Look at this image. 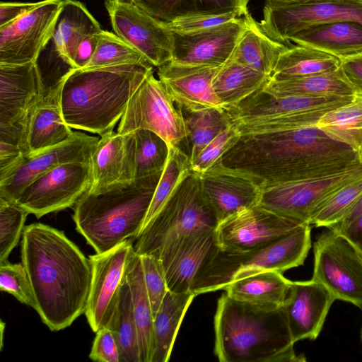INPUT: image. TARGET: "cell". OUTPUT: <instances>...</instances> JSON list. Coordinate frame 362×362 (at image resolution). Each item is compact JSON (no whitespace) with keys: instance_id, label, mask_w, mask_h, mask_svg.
<instances>
[{"instance_id":"cell-24","label":"cell","mask_w":362,"mask_h":362,"mask_svg":"<svg viewBox=\"0 0 362 362\" xmlns=\"http://www.w3.org/2000/svg\"><path fill=\"white\" fill-rule=\"evenodd\" d=\"M134 132H112L99 139L90 158V192L134 179Z\"/></svg>"},{"instance_id":"cell-7","label":"cell","mask_w":362,"mask_h":362,"mask_svg":"<svg viewBox=\"0 0 362 362\" xmlns=\"http://www.w3.org/2000/svg\"><path fill=\"white\" fill-rule=\"evenodd\" d=\"M218 221L201 187L200 175L186 176L159 212L143 228L134 246L139 255L156 256L173 240L205 229H216Z\"/></svg>"},{"instance_id":"cell-50","label":"cell","mask_w":362,"mask_h":362,"mask_svg":"<svg viewBox=\"0 0 362 362\" xmlns=\"http://www.w3.org/2000/svg\"><path fill=\"white\" fill-rule=\"evenodd\" d=\"M340 67L356 93L362 94V53L341 59Z\"/></svg>"},{"instance_id":"cell-1","label":"cell","mask_w":362,"mask_h":362,"mask_svg":"<svg viewBox=\"0 0 362 362\" xmlns=\"http://www.w3.org/2000/svg\"><path fill=\"white\" fill-rule=\"evenodd\" d=\"M216 163L264 185L309 178L361 163L347 144L315 125L247 129Z\"/></svg>"},{"instance_id":"cell-41","label":"cell","mask_w":362,"mask_h":362,"mask_svg":"<svg viewBox=\"0 0 362 362\" xmlns=\"http://www.w3.org/2000/svg\"><path fill=\"white\" fill-rule=\"evenodd\" d=\"M135 137L134 179L162 172L169 153L164 139L147 129L133 132Z\"/></svg>"},{"instance_id":"cell-14","label":"cell","mask_w":362,"mask_h":362,"mask_svg":"<svg viewBox=\"0 0 362 362\" xmlns=\"http://www.w3.org/2000/svg\"><path fill=\"white\" fill-rule=\"evenodd\" d=\"M62 0H43L14 21L0 28V65L37 62L51 40Z\"/></svg>"},{"instance_id":"cell-20","label":"cell","mask_w":362,"mask_h":362,"mask_svg":"<svg viewBox=\"0 0 362 362\" xmlns=\"http://www.w3.org/2000/svg\"><path fill=\"white\" fill-rule=\"evenodd\" d=\"M220 66L185 65L170 61L158 67V76L173 100L185 112L210 108L225 110L212 87Z\"/></svg>"},{"instance_id":"cell-32","label":"cell","mask_w":362,"mask_h":362,"mask_svg":"<svg viewBox=\"0 0 362 362\" xmlns=\"http://www.w3.org/2000/svg\"><path fill=\"white\" fill-rule=\"evenodd\" d=\"M271 76L229 59L212 81L214 90L226 111L236 107L269 81Z\"/></svg>"},{"instance_id":"cell-5","label":"cell","mask_w":362,"mask_h":362,"mask_svg":"<svg viewBox=\"0 0 362 362\" xmlns=\"http://www.w3.org/2000/svg\"><path fill=\"white\" fill-rule=\"evenodd\" d=\"M162 172L87 190L78 199L73 215L76 229L96 253L136 239Z\"/></svg>"},{"instance_id":"cell-46","label":"cell","mask_w":362,"mask_h":362,"mask_svg":"<svg viewBox=\"0 0 362 362\" xmlns=\"http://www.w3.org/2000/svg\"><path fill=\"white\" fill-rule=\"evenodd\" d=\"M240 137L238 129L230 124L202 151L191 162L192 170L201 174L213 166L238 142Z\"/></svg>"},{"instance_id":"cell-51","label":"cell","mask_w":362,"mask_h":362,"mask_svg":"<svg viewBox=\"0 0 362 362\" xmlns=\"http://www.w3.org/2000/svg\"><path fill=\"white\" fill-rule=\"evenodd\" d=\"M38 4L39 1L34 3L1 1L0 3V28L14 21Z\"/></svg>"},{"instance_id":"cell-56","label":"cell","mask_w":362,"mask_h":362,"mask_svg":"<svg viewBox=\"0 0 362 362\" xmlns=\"http://www.w3.org/2000/svg\"><path fill=\"white\" fill-rule=\"evenodd\" d=\"M298 1H315V0H298ZM346 1H362V0H346Z\"/></svg>"},{"instance_id":"cell-48","label":"cell","mask_w":362,"mask_h":362,"mask_svg":"<svg viewBox=\"0 0 362 362\" xmlns=\"http://www.w3.org/2000/svg\"><path fill=\"white\" fill-rule=\"evenodd\" d=\"M244 16L238 12L200 15L180 18L165 26L172 32L189 33L220 25Z\"/></svg>"},{"instance_id":"cell-36","label":"cell","mask_w":362,"mask_h":362,"mask_svg":"<svg viewBox=\"0 0 362 362\" xmlns=\"http://www.w3.org/2000/svg\"><path fill=\"white\" fill-rule=\"evenodd\" d=\"M341 59L313 48L291 46L279 57L271 78L285 80L334 71Z\"/></svg>"},{"instance_id":"cell-12","label":"cell","mask_w":362,"mask_h":362,"mask_svg":"<svg viewBox=\"0 0 362 362\" xmlns=\"http://www.w3.org/2000/svg\"><path fill=\"white\" fill-rule=\"evenodd\" d=\"M91 182L89 163H66L30 182L16 202L40 218L74 205Z\"/></svg>"},{"instance_id":"cell-25","label":"cell","mask_w":362,"mask_h":362,"mask_svg":"<svg viewBox=\"0 0 362 362\" xmlns=\"http://www.w3.org/2000/svg\"><path fill=\"white\" fill-rule=\"evenodd\" d=\"M263 88V87H262ZM260 88L226 111L230 119L296 113L321 109L334 110L349 104L354 95L275 96Z\"/></svg>"},{"instance_id":"cell-10","label":"cell","mask_w":362,"mask_h":362,"mask_svg":"<svg viewBox=\"0 0 362 362\" xmlns=\"http://www.w3.org/2000/svg\"><path fill=\"white\" fill-rule=\"evenodd\" d=\"M313 252L312 279L323 284L336 300L362 308V253L329 228L317 237Z\"/></svg>"},{"instance_id":"cell-28","label":"cell","mask_w":362,"mask_h":362,"mask_svg":"<svg viewBox=\"0 0 362 362\" xmlns=\"http://www.w3.org/2000/svg\"><path fill=\"white\" fill-rule=\"evenodd\" d=\"M245 17L246 27L230 59L272 76L279 57L291 46L269 35L250 13Z\"/></svg>"},{"instance_id":"cell-55","label":"cell","mask_w":362,"mask_h":362,"mask_svg":"<svg viewBox=\"0 0 362 362\" xmlns=\"http://www.w3.org/2000/svg\"><path fill=\"white\" fill-rule=\"evenodd\" d=\"M109 1H116L122 3H128L133 4V0H109Z\"/></svg>"},{"instance_id":"cell-52","label":"cell","mask_w":362,"mask_h":362,"mask_svg":"<svg viewBox=\"0 0 362 362\" xmlns=\"http://www.w3.org/2000/svg\"><path fill=\"white\" fill-rule=\"evenodd\" d=\"M98 34L86 37L79 44L74 59L75 69H82L91 59L98 43Z\"/></svg>"},{"instance_id":"cell-31","label":"cell","mask_w":362,"mask_h":362,"mask_svg":"<svg viewBox=\"0 0 362 362\" xmlns=\"http://www.w3.org/2000/svg\"><path fill=\"white\" fill-rule=\"evenodd\" d=\"M291 281L283 276V273L267 270L235 280L223 290L229 297L238 301L279 308L286 300Z\"/></svg>"},{"instance_id":"cell-29","label":"cell","mask_w":362,"mask_h":362,"mask_svg":"<svg viewBox=\"0 0 362 362\" xmlns=\"http://www.w3.org/2000/svg\"><path fill=\"white\" fill-rule=\"evenodd\" d=\"M61 92L62 89L42 96L30 113L27 136L30 153L58 145L74 134L63 117Z\"/></svg>"},{"instance_id":"cell-37","label":"cell","mask_w":362,"mask_h":362,"mask_svg":"<svg viewBox=\"0 0 362 362\" xmlns=\"http://www.w3.org/2000/svg\"><path fill=\"white\" fill-rule=\"evenodd\" d=\"M332 139L350 146L362 163V94L325 114L315 124Z\"/></svg>"},{"instance_id":"cell-4","label":"cell","mask_w":362,"mask_h":362,"mask_svg":"<svg viewBox=\"0 0 362 362\" xmlns=\"http://www.w3.org/2000/svg\"><path fill=\"white\" fill-rule=\"evenodd\" d=\"M151 71L153 66L141 65L71 69L61 92L65 122L100 136L113 132L130 98Z\"/></svg>"},{"instance_id":"cell-53","label":"cell","mask_w":362,"mask_h":362,"mask_svg":"<svg viewBox=\"0 0 362 362\" xmlns=\"http://www.w3.org/2000/svg\"><path fill=\"white\" fill-rule=\"evenodd\" d=\"M329 229L342 235L362 253V214L345 226Z\"/></svg>"},{"instance_id":"cell-3","label":"cell","mask_w":362,"mask_h":362,"mask_svg":"<svg viewBox=\"0 0 362 362\" xmlns=\"http://www.w3.org/2000/svg\"><path fill=\"white\" fill-rule=\"evenodd\" d=\"M214 354L220 362L305 361L295 354L283 307L238 301L226 293L214 319Z\"/></svg>"},{"instance_id":"cell-22","label":"cell","mask_w":362,"mask_h":362,"mask_svg":"<svg viewBox=\"0 0 362 362\" xmlns=\"http://www.w3.org/2000/svg\"><path fill=\"white\" fill-rule=\"evenodd\" d=\"M42 91L37 62L0 65V126L28 120Z\"/></svg>"},{"instance_id":"cell-8","label":"cell","mask_w":362,"mask_h":362,"mask_svg":"<svg viewBox=\"0 0 362 362\" xmlns=\"http://www.w3.org/2000/svg\"><path fill=\"white\" fill-rule=\"evenodd\" d=\"M361 176L362 163H358L329 174L264 185L258 205L284 218L310 224L330 197Z\"/></svg>"},{"instance_id":"cell-45","label":"cell","mask_w":362,"mask_h":362,"mask_svg":"<svg viewBox=\"0 0 362 362\" xmlns=\"http://www.w3.org/2000/svg\"><path fill=\"white\" fill-rule=\"evenodd\" d=\"M0 288L35 309L29 279L22 262L11 264L6 260L0 263Z\"/></svg>"},{"instance_id":"cell-13","label":"cell","mask_w":362,"mask_h":362,"mask_svg":"<svg viewBox=\"0 0 362 362\" xmlns=\"http://www.w3.org/2000/svg\"><path fill=\"white\" fill-rule=\"evenodd\" d=\"M134 254L133 241L127 240L107 252L89 256L92 280L84 314L94 332L110 324Z\"/></svg>"},{"instance_id":"cell-21","label":"cell","mask_w":362,"mask_h":362,"mask_svg":"<svg viewBox=\"0 0 362 362\" xmlns=\"http://www.w3.org/2000/svg\"><path fill=\"white\" fill-rule=\"evenodd\" d=\"M334 300L332 293L315 280L291 281L282 307L294 343L319 336Z\"/></svg>"},{"instance_id":"cell-35","label":"cell","mask_w":362,"mask_h":362,"mask_svg":"<svg viewBox=\"0 0 362 362\" xmlns=\"http://www.w3.org/2000/svg\"><path fill=\"white\" fill-rule=\"evenodd\" d=\"M262 89L275 96L354 95L356 93L341 67L334 71L303 78L285 80L270 78Z\"/></svg>"},{"instance_id":"cell-19","label":"cell","mask_w":362,"mask_h":362,"mask_svg":"<svg viewBox=\"0 0 362 362\" xmlns=\"http://www.w3.org/2000/svg\"><path fill=\"white\" fill-rule=\"evenodd\" d=\"M246 14L205 30L173 32L171 62L185 65H223L231 57L246 27Z\"/></svg>"},{"instance_id":"cell-15","label":"cell","mask_w":362,"mask_h":362,"mask_svg":"<svg viewBox=\"0 0 362 362\" xmlns=\"http://www.w3.org/2000/svg\"><path fill=\"white\" fill-rule=\"evenodd\" d=\"M304 224L307 223L284 218L257 204L226 217L215 231L220 249L243 252L270 243Z\"/></svg>"},{"instance_id":"cell-6","label":"cell","mask_w":362,"mask_h":362,"mask_svg":"<svg viewBox=\"0 0 362 362\" xmlns=\"http://www.w3.org/2000/svg\"><path fill=\"white\" fill-rule=\"evenodd\" d=\"M311 247V225L304 224L270 243L243 252L218 248L196 277L191 292L196 296L223 290L230 282L254 273H281L301 266Z\"/></svg>"},{"instance_id":"cell-27","label":"cell","mask_w":362,"mask_h":362,"mask_svg":"<svg viewBox=\"0 0 362 362\" xmlns=\"http://www.w3.org/2000/svg\"><path fill=\"white\" fill-rule=\"evenodd\" d=\"M101 30L99 23L83 3L62 0L51 39L54 52L61 60L75 69L74 59L79 44L88 35Z\"/></svg>"},{"instance_id":"cell-17","label":"cell","mask_w":362,"mask_h":362,"mask_svg":"<svg viewBox=\"0 0 362 362\" xmlns=\"http://www.w3.org/2000/svg\"><path fill=\"white\" fill-rule=\"evenodd\" d=\"M99 139L74 132L66 141L25 156L19 163L0 177V198L14 201L33 180L51 169L69 162H90Z\"/></svg>"},{"instance_id":"cell-2","label":"cell","mask_w":362,"mask_h":362,"mask_svg":"<svg viewBox=\"0 0 362 362\" xmlns=\"http://www.w3.org/2000/svg\"><path fill=\"white\" fill-rule=\"evenodd\" d=\"M21 252L42 321L51 331L69 327L86 310L89 258L63 231L41 223L24 227Z\"/></svg>"},{"instance_id":"cell-57","label":"cell","mask_w":362,"mask_h":362,"mask_svg":"<svg viewBox=\"0 0 362 362\" xmlns=\"http://www.w3.org/2000/svg\"><path fill=\"white\" fill-rule=\"evenodd\" d=\"M361 341H362V329H361Z\"/></svg>"},{"instance_id":"cell-47","label":"cell","mask_w":362,"mask_h":362,"mask_svg":"<svg viewBox=\"0 0 362 362\" xmlns=\"http://www.w3.org/2000/svg\"><path fill=\"white\" fill-rule=\"evenodd\" d=\"M144 283L152 308L153 318L168 289L162 263L152 255H141Z\"/></svg>"},{"instance_id":"cell-18","label":"cell","mask_w":362,"mask_h":362,"mask_svg":"<svg viewBox=\"0 0 362 362\" xmlns=\"http://www.w3.org/2000/svg\"><path fill=\"white\" fill-rule=\"evenodd\" d=\"M215 230H202L180 237L155 256L162 263L168 291L191 292L196 277L218 248Z\"/></svg>"},{"instance_id":"cell-54","label":"cell","mask_w":362,"mask_h":362,"mask_svg":"<svg viewBox=\"0 0 362 362\" xmlns=\"http://www.w3.org/2000/svg\"><path fill=\"white\" fill-rule=\"evenodd\" d=\"M361 214H362V196L358 199V201L356 202V204L354 205V206L348 213V214L340 222L331 226L330 228L345 226V225L348 224L349 223H350L351 221H352L354 219H355L356 217H358Z\"/></svg>"},{"instance_id":"cell-34","label":"cell","mask_w":362,"mask_h":362,"mask_svg":"<svg viewBox=\"0 0 362 362\" xmlns=\"http://www.w3.org/2000/svg\"><path fill=\"white\" fill-rule=\"evenodd\" d=\"M127 279L137 329L140 362H152L154 354L153 315L144 283L141 257L136 252L129 264Z\"/></svg>"},{"instance_id":"cell-23","label":"cell","mask_w":362,"mask_h":362,"mask_svg":"<svg viewBox=\"0 0 362 362\" xmlns=\"http://www.w3.org/2000/svg\"><path fill=\"white\" fill-rule=\"evenodd\" d=\"M199 175L202 192L218 223L241 209L259 204L261 187L247 176L218 163Z\"/></svg>"},{"instance_id":"cell-49","label":"cell","mask_w":362,"mask_h":362,"mask_svg":"<svg viewBox=\"0 0 362 362\" xmlns=\"http://www.w3.org/2000/svg\"><path fill=\"white\" fill-rule=\"evenodd\" d=\"M89 358L98 362H120V353L112 331L105 327L95 332Z\"/></svg>"},{"instance_id":"cell-43","label":"cell","mask_w":362,"mask_h":362,"mask_svg":"<svg viewBox=\"0 0 362 362\" xmlns=\"http://www.w3.org/2000/svg\"><path fill=\"white\" fill-rule=\"evenodd\" d=\"M362 196V176L330 197L316 211L311 226L330 228L340 222Z\"/></svg>"},{"instance_id":"cell-38","label":"cell","mask_w":362,"mask_h":362,"mask_svg":"<svg viewBox=\"0 0 362 362\" xmlns=\"http://www.w3.org/2000/svg\"><path fill=\"white\" fill-rule=\"evenodd\" d=\"M107 327L112 331L116 338L120 353V362H140L137 329L127 279L119 292L115 314Z\"/></svg>"},{"instance_id":"cell-58","label":"cell","mask_w":362,"mask_h":362,"mask_svg":"<svg viewBox=\"0 0 362 362\" xmlns=\"http://www.w3.org/2000/svg\"><path fill=\"white\" fill-rule=\"evenodd\" d=\"M248 1H250V0H248Z\"/></svg>"},{"instance_id":"cell-33","label":"cell","mask_w":362,"mask_h":362,"mask_svg":"<svg viewBox=\"0 0 362 362\" xmlns=\"http://www.w3.org/2000/svg\"><path fill=\"white\" fill-rule=\"evenodd\" d=\"M196 296L168 291L153 318L154 354L152 362L168 361L184 316Z\"/></svg>"},{"instance_id":"cell-11","label":"cell","mask_w":362,"mask_h":362,"mask_svg":"<svg viewBox=\"0 0 362 362\" xmlns=\"http://www.w3.org/2000/svg\"><path fill=\"white\" fill-rule=\"evenodd\" d=\"M341 21L362 24V1L265 0L260 23L272 37L289 38L310 26Z\"/></svg>"},{"instance_id":"cell-9","label":"cell","mask_w":362,"mask_h":362,"mask_svg":"<svg viewBox=\"0 0 362 362\" xmlns=\"http://www.w3.org/2000/svg\"><path fill=\"white\" fill-rule=\"evenodd\" d=\"M175 103L162 82L151 71L130 98L117 132L150 130L165 141L169 147L189 138L182 110Z\"/></svg>"},{"instance_id":"cell-44","label":"cell","mask_w":362,"mask_h":362,"mask_svg":"<svg viewBox=\"0 0 362 362\" xmlns=\"http://www.w3.org/2000/svg\"><path fill=\"white\" fill-rule=\"evenodd\" d=\"M28 214L16 202L0 198V263L8 259L17 245Z\"/></svg>"},{"instance_id":"cell-42","label":"cell","mask_w":362,"mask_h":362,"mask_svg":"<svg viewBox=\"0 0 362 362\" xmlns=\"http://www.w3.org/2000/svg\"><path fill=\"white\" fill-rule=\"evenodd\" d=\"M185 120L192 144L189 155L191 162L230 124L226 111L217 108L188 113Z\"/></svg>"},{"instance_id":"cell-16","label":"cell","mask_w":362,"mask_h":362,"mask_svg":"<svg viewBox=\"0 0 362 362\" xmlns=\"http://www.w3.org/2000/svg\"><path fill=\"white\" fill-rule=\"evenodd\" d=\"M114 33L139 52L153 66L172 59L173 32L134 4L105 0Z\"/></svg>"},{"instance_id":"cell-26","label":"cell","mask_w":362,"mask_h":362,"mask_svg":"<svg viewBox=\"0 0 362 362\" xmlns=\"http://www.w3.org/2000/svg\"><path fill=\"white\" fill-rule=\"evenodd\" d=\"M288 41L341 60L362 53V24L350 21L317 24L298 32Z\"/></svg>"},{"instance_id":"cell-39","label":"cell","mask_w":362,"mask_h":362,"mask_svg":"<svg viewBox=\"0 0 362 362\" xmlns=\"http://www.w3.org/2000/svg\"><path fill=\"white\" fill-rule=\"evenodd\" d=\"M191 170L189 156L179 146L169 147L167 162L156 187L142 229L159 212Z\"/></svg>"},{"instance_id":"cell-30","label":"cell","mask_w":362,"mask_h":362,"mask_svg":"<svg viewBox=\"0 0 362 362\" xmlns=\"http://www.w3.org/2000/svg\"><path fill=\"white\" fill-rule=\"evenodd\" d=\"M248 0H133V4L163 25L200 15L249 13Z\"/></svg>"},{"instance_id":"cell-40","label":"cell","mask_w":362,"mask_h":362,"mask_svg":"<svg viewBox=\"0 0 362 362\" xmlns=\"http://www.w3.org/2000/svg\"><path fill=\"white\" fill-rule=\"evenodd\" d=\"M118 65L153 66L139 52L115 33L102 30L98 34L97 47L91 59L82 69Z\"/></svg>"}]
</instances>
